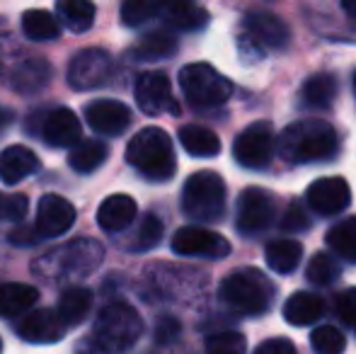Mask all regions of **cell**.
<instances>
[{"label": "cell", "mask_w": 356, "mask_h": 354, "mask_svg": "<svg viewBox=\"0 0 356 354\" xmlns=\"http://www.w3.org/2000/svg\"><path fill=\"white\" fill-rule=\"evenodd\" d=\"M339 148V136L332 124L323 119H300L289 124L279 134L277 151L286 163L303 166V163L330 161Z\"/></svg>", "instance_id": "1"}, {"label": "cell", "mask_w": 356, "mask_h": 354, "mask_svg": "<svg viewBox=\"0 0 356 354\" xmlns=\"http://www.w3.org/2000/svg\"><path fill=\"white\" fill-rule=\"evenodd\" d=\"M104 260V248L92 238H78L66 246L56 248L54 252L42 255L32 265V272L49 282L61 279H83L90 277Z\"/></svg>", "instance_id": "2"}, {"label": "cell", "mask_w": 356, "mask_h": 354, "mask_svg": "<svg viewBox=\"0 0 356 354\" xmlns=\"http://www.w3.org/2000/svg\"><path fill=\"white\" fill-rule=\"evenodd\" d=\"M127 163L150 182H168L177 170V158L170 134L160 127H145L127 146Z\"/></svg>", "instance_id": "3"}, {"label": "cell", "mask_w": 356, "mask_h": 354, "mask_svg": "<svg viewBox=\"0 0 356 354\" xmlns=\"http://www.w3.org/2000/svg\"><path fill=\"white\" fill-rule=\"evenodd\" d=\"M143 321L136 308L124 301H114L99 311L92 330V345L99 354H124L138 342Z\"/></svg>", "instance_id": "4"}, {"label": "cell", "mask_w": 356, "mask_h": 354, "mask_svg": "<svg viewBox=\"0 0 356 354\" xmlns=\"http://www.w3.org/2000/svg\"><path fill=\"white\" fill-rule=\"evenodd\" d=\"M218 296L230 311L240 316H259L272 306L274 287L259 269L245 267L220 282Z\"/></svg>", "instance_id": "5"}, {"label": "cell", "mask_w": 356, "mask_h": 354, "mask_svg": "<svg viewBox=\"0 0 356 354\" xmlns=\"http://www.w3.org/2000/svg\"><path fill=\"white\" fill-rule=\"evenodd\" d=\"M225 209V182L218 172L199 170L187 177L182 189V211L194 221H218Z\"/></svg>", "instance_id": "6"}, {"label": "cell", "mask_w": 356, "mask_h": 354, "mask_svg": "<svg viewBox=\"0 0 356 354\" xmlns=\"http://www.w3.org/2000/svg\"><path fill=\"white\" fill-rule=\"evenodd\" d=\"M179 88L192 107L218 109L233 95V86L209 63H189L179 71Z\"/></svg>", "instance_id": "7"}, {"label": "cell", "mask_w": 356, "mask_h": 354, "mask_svg": "<svg viewBox=\"0 0 356 354\" xmlns=\"http://www.w3.org/2000/svg\"><path fill=\"white\" fill-rule=\"evenodd\" d=\"M233 156L248 170H262L274 156V127L269 122L250 124L233 143Z\"/></svg>", "instance_id": "8"}, {"label": "cell", "mask_w": 356, "mask_h": 354, "mask_svg": "<svg viewBox=\"0 0 356 354\" xmlns=\"http://www.w3.org/2000/svg\"><path fill=\"white\" fill-rule=\"evenodd\" d=\"M274 214H277V202H274L272 194L262 187H248L238 199V218H235V226H238V231H243L245 236L259 233L272 226Z\"/></svg>", "instance_id": "9"}, {"label": "cell", "mask_w": 356, "mask_h": 354, "mask_svg": "<svg viewBox=\"0 0 356 354\" xmlns=\"http://www.w3.org/2000/svg\"><path fill=\"white\" fill-rule=\"evenodd\" d=\"M136 104L141 112L158 117V114H179V104L172 95L170 78L163 71L141 73L136 81Z\"/></svg>", "instance_id": "10"}, {"label": "cell", "mask_w": 356, "mask_h": 354, "mask_svg": "<svg viewBox=\"0 0 356 354\" xmlns=\"http://www.w3.org/2000/svg\"><path fill=\"white\" fill-rule=\"evenodd\" d=\"M112 76V58L104 49H83L68 66V83L75 90L102 88Z\"/></svg>", "instance_id": "11"}, {"label": "cell", "mask_w": 356, "mask_h": 354, "mask_svg": "<svg viewBox=\"0 0 356 354\" xmlns=\"http://www.w3.org/2000/svg\"><path fill=\"white\" fill-rule=\"evenodd\" d=\"M172 250L177 255H187V257L218 260V257L230 255V243L223 236L207 231L202 226H184L172 236Z\"/></svg>", "instance_id": "12"}, {"label": "cell", "mask_w": 356, "mask_h": 354, "mask_svg": "<svg viewBox=\"0 0 356 354\" xmlns=\"http://www.w3.org/2000/svg\"><path fill=\"white\" fill-rule=\"evenodd\" d=\"M66 330L68 325L54 308H34V311L24 313V318L17 323V335L24 342H34V345H54V342L63 340Z\"/></svg>", "instance_id": "13"}, {"label": "cell", "mask_w": 356, "mask_h": 354, "mask_svg": "<svg viewBox=\"0 0 356 354\" xmlns=\"http://www.w3.org/2000/svg\"><path fill=\"white\" fill-rule=\"evenodd\" d=\"M308 204L320 216H337L352 204V189L342 177H320L308 187Z\"/></svg>", "instance_id": "14"}, {"label": "cell", "mask_w": 356, "mask_h": 354, "mask_svg": "<svg viewBox=\"0 0 356 354\" xmlns=\"http://www.w3.org/2000/svg\"><path fill=\"white\" fill-rule=\"evenodd\" d=\"M75 223V209L68 199L58 194H44L37 204V231L42 238H56L71 231Z\"/></svg>", "instance_id": "15"}, {"label": "cell", "mask_w": 356, "mask_h": 354, "mask_svg": "<svg viewBox=\"0 0 356 354\" xmlns=\"http://www.w3.org/2000/svg\"><path fill=\"white\" fill-rule=\"evenodd\" d=\"M243 24L245 37L259 49H284L291 39L289 24L272 13H248Z\"/></svg>", "instance_id": "16"}, {"label": "cell", "mask_w": 356, "mask_h": 354, "mask_svg": "<svg viewBox=\"0 0 356 354\" xmlns=\"http://www.w3.org/2000/svg\"><path fill=\"white\" fill-rule=\"evenodd\" d=\"M85 119L92 127V131L104 136H119L131 124V112L124 102L117 99H95L85 107Z\"/></svg>", "instance_id": "17"}, {"label": "cell", "mask_w": 356, "mask_h": 354, "mask_svg": "<svg viewBox=\"0 0 356 354\" xmlns=\"http://www.w3.org/2000/svg\"><path fill=\"white\" fill-rule=\"evenodd\" d=\"M42 136L54 148H73L80 143V122L68 107H56L44 117Z\"/></svg>", "instance_id": "18"}, {"label": "cell", "mask_w": 356, "mask_h": 354, "mask_svg": "<svg viewBox=\"0 0 356 354\" xmlns=\"http://www.w3.org/2000/svg\"><path fill=\"white\" fill-rule=\"evenodd\" d=\"M42 170L39 156L27 146H8L0 153V179L5 184H17Z\"/></svg>", "instance_id": "19"}, {"label": "cell", "mask_w": 356, "mask_h": 354, "mask_svg": "<svg viewBox=\"0 0 356 354\" xmlns=\"http://www.w3.org/2000/svg\"><path fill=\"white\" fill-rule=\"evenodd\" d=\"M136 202L129 194H112L107 197L97 209V223L107 233H122L129 228L136 218Z\"/></svg>", "instance_id": "20"}, {"label": "cell", "mask_w": 356, "mask_h": 354, "mask_svg": "<svg viewBox=\"0 0 356 354\" xmlns=\"http://www.w3.org/2000/svg\"><path fill=\"white\" fill-rule=\"evenodd\" d=\"M160 5L168 24L179 32H197L209 22V13L199 8L197 0H160Z\"/></svg>", "instance_id": "21"}, {"label": "cell", "mask_w": 356, "mask_h": 354, "mask_svg": "<svg viewBox=\"0 0 356 354\" xmlns=\"http://www.w3.org/2000/svg\"><path fill=\"white\" fill-rule=\"evenodd\" d=\"M49 81H51V66L44 58H24L22 63L15 66L10 86L19 95H34L47 88Z\"/></svg>", "instance_id": "22"}, {"label": "cell", "mask_w": 356, "mask_h": 354, "mask_svg": "<svg viewBox=\"0 0 356 354\" xmlns=\"http://www.w3.org/2000/svg\"><path fill=\"white\" fill-rule=\"evenodd\" d=\"M325 313V301L318 293L310 291H296L289 301L284 303V318L286 323L296 328L313 325L315 321H320Z\"/></svg>", "instance_id": "23"}, {"label": "cell", "mask_w": 356, "mask_h": 354, "mask_svg": "<svg viewBox=\"0 0 356 354\" xmlns=\"http://www.w3.org/2000/svg\"><path fill=\"white\" fill-rule=\"evenodd\" d=\"M39 301V291L22 282H0V316L13 318L29 313Z\"/></svg>", "instance_id": "24"}, {"label": "cell", "mask_w": 356, "mask_h": 354, "mask_svg": "<svg viewBox=\"0 0 356 354\" xmlns=\"http://www.w3.org/2000/svg\"><path fill=\"white\" fill-rule=\"evenodd\" d=\"M179 143L194 158H213L220 153V138L211 129L199 127V124H187L179 129Z\"/></svg>", "instance_id": "25"}, {"label": "cell", "mask_w": 356, "mask_h": 354, "mask_svg": "<svg viewBox=\"0 0 356 354\" xmlns=\"http://www.w3.org/2000/svg\"><path fill=\"white\" fill-rule=\"evenodd\" d=\"M90 308H92V291L85 287H71L61 293L58 298V316L63 318L68 328L80 325L88 318Z\"/></svg>", "instance_id": "26"}, {"label": "cell", "mask_w": 356, "mask_h": 354, "mask_svg": "<svg viewBox=\"0 0 356 354\" xmlns=\"http://www.w3.org/2000/svg\"><path fill=\"white\" fill-rule=\"evenodd\" d=\"M177 51V37L168 29H155V32L143 34L141 42L134 47V56L138 61H160Z\"/></svg>", "instance_id": "27"}, {"label": "cell", "mask_w": 356, "mask_h": 354, "mask_svg": "<svg viewBox=\"0 0 356 354\" xmlns=\"http://www.w3.org/2000/svg\"><path fill=\"white\" fill-rule=\"evenodd\" d=\"M300 97H303L305 107L327 109L337 97V81L330 73H315V76L305 78L303 88H300Z\"/></svg>", "instance_id": "28"}, {"label": "cell", "mask_w": 356, "mask_h": 354, "mask_svg": "<svg viewBox=\"0 0 356 354\" xmlns=\"http://www.w3.org/2000/svg\"><path fill=\"white\" fill-rule=\"evenodd\" d=\"M58 19L66 24L71 32L83 34L95 24V3L92 0H56Z\"/></svg>", "instance_id": "29"}, {"label": "cell", "mask_w": 356, "mask_h": 354, "mask_svg": "<svg viewBox=\"0 0 356 354\" xmlns=\"http://www.w3.org/2000/svg\"><path fill=\"white\" fill-rule=\"evenodd\" d=\"M109 156V148L104 146L102 141H80L75 143L71 148V153H68V166L73 168L75 172H80V175H88V172H95L99 166H104V161H107Z\"/></svg>", "instance_id": "30"}, {"label": "cell", "mask_w": 356, "mask_h": 354, "mask_svg": "<svg viewBox=\"0 0 356 354\" xmlns=\"http://www.w3.org/2000/svg\"><path fill=\"white\" fill-rule=\"evenodd\" d=\"M325 243L344 262H356V216L334 223L325 236Z\"/></svg>", "instance_id": "31"}, {"label": "cell", "mask_w": 356, "mask_h": 354, "mask_svg": "<svg viewBox=\"0 0 356 354\" xmlns=\"http://www.w3.org/2000/svg\"><path fill=\"white\" fill-rule=\"evenodd\" d=\"M300 257H303V246L296 241H272L264 250L267 265L279 274L293 272L298 267Z\"/></svg>", "instance_id": "32"}, {"label": "cell", "mask_w": 356, "mask_h": 354, "mask_svg": "<svg viewBox=\"0 0 356 354\" xmlns=\"http://www.w3.org/2000/svg\"><path fill=\"white\" fill-rule=\"evenodd\" d=\"M22 32L32 42H49V39H58L61 27H58V19L47 10H27L22 15Z\"/></svg>", "instance_id": "33"}, {"label": "cell", "mask_w": 356, "mask_h": 354, "mask_svg": "<svg viewBox=\"0 0 356 354\" xmlns=\"http://www.w3.org/2000/svg\"><path fill=\"white\" fill-rule=\"evenodd\" d=\"M163 10L160 0H124L122 3V22L127 27H141L148 19H153Z\"/></svg>", "instance_id": "34"}, {"label": "cell", "mask_w": 356, "mask_h": 354, "mask_svg": "<svg viewBox=\"0 0 356 354\" xmlns=\"http://www.w3.org/2000/svg\"><path fill=\"white\" fill-rule=\"evenodd\" d=\"M310 347L315 354H344L347 350V337L332 325L315 328L310 335Z\"/></svg>", "instance_id": "35"}, {"label": "cell", "mask_w": 356, "mask_h": 354, "mask_svg": "<svg viewBox=\"0 0 356 354\" xmlns=\"http://www.w3.org/2000/svg\"><path fill=\"white\" fill-rule=\"evenodd\" d=\"M163 221H160L155 214H148V216H143L141 226H138L136 236H134V241L129 243V248L136 252H143V250H153L155 246H158L160 241H163Z\"/></svg>", "instance_id": "36"}, {"label": "cell", "mask_w": 356, "mask_h": 354, "mask_svg": "<svg viewBox=\"0 0 356 354\" xmlns=\"http://www.w3.org/2000/svg\"><path fill=\"white\" fill-rule=\"evenodd\" d=\"M305 277H308V282L315 284V287H327V284H332L334 279L339 277V267H337V262H334L330 255H325V252H318V255L310 260Z\"/></svg>", "instance_id": "37"}, {"label": "cell", "mask_w": 356, "mask_h": 354, "mask_svg": "<svg viewBox=\"0 0 356 354\" xmlns=\"http://www.w3.org/2000/svg\"><path fill=\"white\" fill-rule=\"evenodd\" d=\"M248 342L243 332H216L207 340V354H245Z\"/></svg>", "instance_id": "38"}, {"label": "cell", "mask_w": 356, "mask_h": 354, "mask_svg": "<svg viewBox=\"0 0 356 354\" xmlns=\"http://www.w3.org/2000/svg\"><path fill=\"white\" fill-rule=\"evenodd\" d=\"M29 211V199L24 194L0 192V221H22Z\"/></svg>", "instance_id": "39"}, {"label": "cell", "mask_w": 356, "mask_h": 354, "mask_svg": "<svg viewBox=\"0 0 356 354\" xmlns=\"http://www.w3.org/2000/svg\"><path fill=\"white\" fill-rule=\"evenodd\" d=\"M308 226H310V218H308V211L303 209V204L300 202L289 204V209H286V214L282 218L284 231H305Z\"/></svg>", "instance_id": "40"}, {"label": "cell", "mask_w": 356, "mask_h": 354, "mask_svg": "<svg viewBox=\"0 0 356 354\" xmlns=\"http://www.w3.org/2000/svg\"><path fill=\"white\" fill-rule=\"evenodd\" d=\"M337 316L349 328H356V289H344L337 296Z\"/></svg>", "instance_id": "41"}, {"label": "cell", "mask_w": 356, "mask_h": 354, "mask_svg": "<svg viewBox=\"0 0 356 354\" xmlns=\"http://www.w3.org/2000/svg\"><path fill=\"white\" fill-rule=\"evenodd\" d=\"M179 330H182V325H179L177 318L163 316L155 323V340H158L160 345H170V342H175L179 337Z\"/></svg>", "instance_id": "42"}, {"label": "cell", "mask_w": 356, "mask_h": 354, "mask_svg": "<svg viewBox=\"0 0 356 354\" xmlns=\"http://www.w3.org/2000/svg\"><path fill=\"white\" fill-rule=\"evenodd\" d=\"M254 354H296V347L286 337H272V340H264L262 345L254 350Z\"/></svg>", "instance_id": "43"}, {"label": "cell", "mask_w": 356, "mask_h": 354, "mask_svg": "<svg viewBox=\"0 0 356 354\" xmlns=\"http://www.w3.org/2000/svg\"><path fill=\"white\" fill-rule=\"evenodd\" d=\"M39 231L37 228H27V226H22V228H17V231L10 236V241L13 243H19V246H32V243H37L39 241Z\"/></svg>", "instance_id": "44"}, {"label": "cell", "mask_w": 356, "mask_h": 354, "mask_svg": "<svg viewBox=\"0 0 356 354\" xmlns=\"http://www.w3.org/2000/svg\"><path fill=\"white\" fill-rule=\"evenodd\" d=\"M13 109H8V107H3V104H0V129H5L8 127L10 122H13Z\"/></svg>", "instance_id": "45"}, {"label": "cell", "mask_w": 356, "mask_h": 354, "mask_svg": "<svg viewBox=\"0 0 356 354\" xmlns=\"http://www.w3.org/2000/svg\"><path fill=\"white\" fill-rule=\"evenodd\" d=\"M342 8H344V13H347L349 17L356 19V0H342Z\"/></svg>", "instance_id": "46"}, {"label": "cell", "mask_w": 356, "mask_h": 354, "mask_svg": "<svg viewBox=\"0 0 356 354\" xmlns=\"http://www.w3.org/2000/svg\"><path fill=\"white\" fill-rule=\"evenodd\" d=\"M354 95H356V73H354Z\"/></svg>", "instance_id": "47"}, {"label": "cell", "mask_w": 356, "mask_h": 354, "mask_svg": "<svg viewBox=\"0 0 356 354\" xmlns=\"http://www.w3.org/2000/svg\"><path fill=\"white\" fill-rule=\"evenodd\" d=\"M0 352H3V340H0Z\"/></svg>", "instance_id": "48"}]
</instances>
